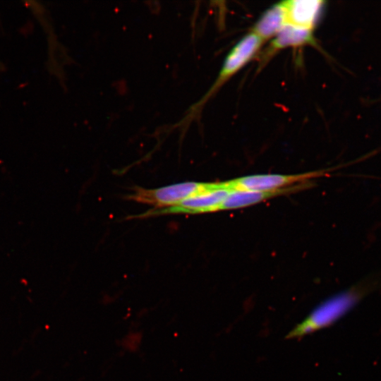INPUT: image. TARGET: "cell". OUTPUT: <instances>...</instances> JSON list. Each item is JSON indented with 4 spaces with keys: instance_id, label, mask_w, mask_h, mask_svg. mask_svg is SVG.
I'll return each instance as SVG.
<instances>
[{
    "instance_id": "7a4b0ae2",
    "label": "cell",
    "mask_w": 381,
    "mask_h": 381,
    "mask_svg": "<svg viewBox=\"0 0 381 381\" xmlns=\"http://www.w3.org/2000/svg\"><path fill=\"white\" fill-rule=\"evenodd\" d=\"M264 42L252 32L244 35L229 52L212 85L202 97L190 108L186 118L190 119L226 83L254 56L258 55Z\"/></svg>"
},
{
    "instance_id": "3957f363",
    "label": "cell",
    "mask_w": 381,
    "mask_h": 381,
    "mask_svg": "<svg viewBox=\"0 0 381 381\" xmlns=\"http://www.w3.org/2000/svg\"><path fill=\"white\" fill-rule=\"evenodd\" d=\"M218 183L183 182L155 189L135 186L126 199L154 206L153 209L176 205L182 201L219 188Z\"/></svg>"
},
{
    "instance_id": "ba28073f",
    "label": "cell",
    "mask_w": 381,
    "mask_h": 381,
    "mask_svg": "<svg viewBox=\"0 0 381 381\" xmlns=\"http://www.w3.org/2000/svg\"><path fill=\"white\" fill-rule=\"evenodd\" d=\"M287 24L284 1L279 2L267 9L254 24L250 32L264 42L273 38Z\"/></svg>"
},
{
    "instance_id": "52a82bcc",
    "label": "cell",
    "mask_w": 381,
    "mask_h": 381,
    "mask_svg": "<svg viewBox=\"0 0 381 381\" xmlns=\"http://www.w3.org/2000/svg\"><path fill=\"white\" fill-rule=\"evenodd\" d=\"M324 1H285L287 23L313 30L325 8Z\"/></svg>"
},
{
    "instance_id": "9c48e42d",
    "label": "cell",
    "mask_w": 381,
    "mask_h": 381,
    "mask_svg": "<svg viewBox=\"0 0 381 381\" xmlns=\"http://www.w3.org/2000/svg\"><path fill=\"white\" fill-rule=\"evenodd\" d=\"M302 186H304V185L296 186L289 188L275 191L230 190L226 198L221 204L219 210L239 209L250 206L272 197L293 192Z\"/></svg>"
},
{
    "instance_id": "6da1fadb",
    "label": "cell",
    "mask_w": 381,
    "mask_h": 381,
    "mask_svg": "<svg viewBox=\"0 0 381 381\" xmlns=\"http://www.w3.org/2000/svg\"><path fill=\"white\" fill-rule=\"evenodd\" d=\"M363 282L327 299L289 332L286 338H298L326 327L349 312L369 291L372 286Z\"/></svg>"
},
{
    "instance_id": "8992f818",
    "label": "cell",
    "mask_w": 381,
    "mask_h": 381,
    "mask_svg": "<svg viewBox=\"0 0 381 381\" xmlns=\"http://www.w3.org/2000/svg\"><path fill=\"white\" fill-rule=\"evenodd\" d=\"M306 45H316L313 30L287 23L271 39L268 46L262 52L258 68H262L282 49Z\"/></svg>"
},
{
    "instance_id": "5b68a950",
    "label": "cell",
    "mask_w": 381,
    "mask_h": 381,
    "mask_svg": "<svg viewBox=\"0 0 381 381\" xmlns=\"http://www.w3.org/2000/svg\"><path fill=\"white\" fill-rule=\"evenodd\" d=\"M229 191L224 187V182H220L219 188L185 200L176 205L152 209L129 218H144L172 214H195L217 211L219 210L221 204L226 198Z\"/></svg>"
},
{
    "instance_id": "277c9868",
    "label": "cell",
    "mask_w": 381,
    "mask_h": 381,
    "mask_svg": "<svg viewBox=\"0 0 381 381\" xmlns=\"http://www.w3.org/2000/svg\"><path fill=\"white\" fill-rule=\"evenodd\" d=\"M326 175L324 171H315L300 174H258L237 178L224 181V187L229 190L275 191L296 186L304 185L307 181Z\"/></svg>"
}]
</instances>
